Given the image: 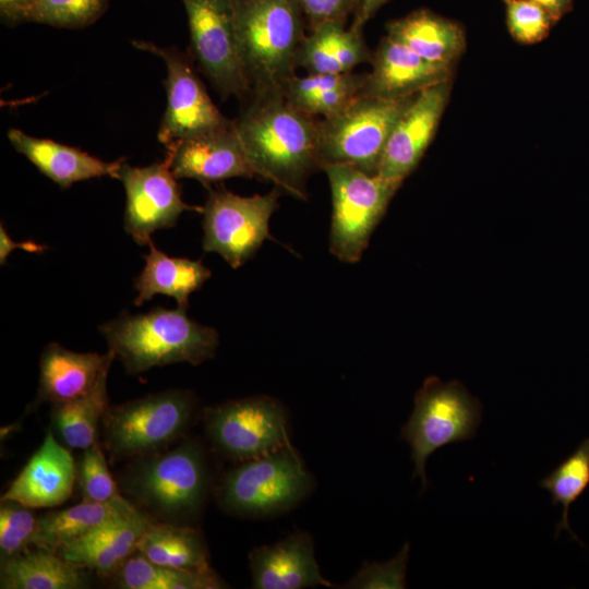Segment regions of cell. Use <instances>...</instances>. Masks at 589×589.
<instances>
[{
    "label": "cell",
    "instance_id": "6da1fadb",
    "mask_svg": "<svg viewBox=\"0 0 589 589\" xmlns=\"http://www.w3.org/2000/svg\"><path fill=\"white\" fill-rule=\"evenodd\" d=\"M252 94L235 125L255 176L305 200L306 180L321 169L320 120L291 105L283 91Z\"/></svg>",
    "mask_w": 589,
    "mask_h": 589
},
{
    "label": "cell",
    "instance_id": "7a4b0ae2",
    "mask_svg": "<svg viewBox=\"0 0 589 589\" xmlns=\"http://www.w3.org/2000/svg\"><path fill=\"white\" fill-rule=\"evenodd\" d=\"M99 332L115 359L135 375L172 363L201 364L215 356L219 345L215 328L193 321L179 306H157L144 314L124 312L101 324Z\"/></svg>",
    "mask_w": 589,
    "mask_h": 589
},
{
    "label": "cell",
    "instance_id": "3957f363",
    "mask_svg": "<svg viewBox=\"0 0 589 589\" xmlns=\"http://www.w3.org/2000/svg\"><path fill=\"white\" fill-rule=\"evenodd\" d=\"M118 484L152 518L179 524L195 517L207 497L205 453L196 440H185L172 449L133 458Z\"/></svg>",
    "mask_w": 589,
    "mask_h": 589
},
{
    "label": "cell",
    "instance_id": "277c9868",
    "mask_svg": "<svg viewBox=\"0 0 589 589\" xmlns=\"http://www.w3.org/2000/svg\"><path fill=\"white\" fill-rule=\"evenodd\" d=\"M241 57L252 93L283 91L304 37L297 0H233Z\"/></svg>",
    "mask_w": 589,
    "mask_h": 589
},
{
    "label": "cell",
    "instance_id": "5b68a950",
    "mask_svg": "<svg viewBox=\"0 0 589 589\" xmlns=\"http://www.w3.org/2000/svg\"><path fill=\"white\" fill-rule=\"evenodd\" d=\"M195 396L168 389L109 406L101 420L103 444L112 459H133L163 452L189 429Z\"/></svg>",
    "mask_w": 589,
    "mask_h": 589
},
{
    "label": "cell",
    "instance_id": "8992f818",
    "mask_svg": "<svg viewBox=\"0 0 589 589\" xmlns=\"http://www.w3.org/2000/svg\"><path fill=\"white\" fill-rule=\"evenodd\" d=\"M414 95L381 98L360 94L338 112L320 119V168L339 164L377 173L389 135Z\"/></svg>",
    "mask_w": 589,
    "mask_h": 589
},
{
    "label": "cell",
    "instance_id": "52a82bcc",
    "mask_svg": "<svg viewBox=\"0 0 589 589\" xmlns=\"http://www.w3.org/2000/svg\"><path fill=\"white\" fill-rule=\"evenodd\" d=\"M312 478L290 444L271 454L240 462L227 472L218 489L220 505L245 517L285 512L310 491Z\"/></svg>",
    "mask_w": 589,
    "mask_h": 589
},
{
    "label": "cell",
    "instance_id": "ba28073f",
    "mask_svg": "<svg viewBox=\"0 0 589 589\" xmlns=\"http://www.w3.org/2000/svg\"><path fill=\"white\" fill-rule=\"evenodd\" d=\"M413 410L400 437L411 448L412 478L428 484L425 464L440 447L472 438L481 422V404L457 381L444 383L428 377L414 396Z\"/></svg>",
    "mask_w": 589,
    "mask_h": 589
},
{
    "label": "cell",
    "instance_id": "9c48e42d",
    "mask_svg": "<svg viewBox=\"0 0 589 589\" xmlns=\"http://www.w3.org/2000/svg\"><path fill=\"white\" fill-rule=\"evenodd\" d=\"M322 170L333 203L329 251L341 262L356 263L401 182L349 165H325Z\"/></svg>",
    "mask_w": 589,
    "mask_h": 589
},
{
    "label": "cell",
    "instance_id": "30bf717a",
    "mask_svg": "<svg viewBox=\"0 0 589 589\" xmlns=\"http://www.w3.org/2000/svg\"><path fill=\"white\" fill-rule=\"evenodd\" d=\"M204 423L213 447L233 461H248L290 445L286 411L269 396L209 407Z\"/></svg>",
    "mask_w": 589,
    "mask_h": 589
},
{
    "label": "cell",
    "instance_id": "8fae6325",
    "mask_svg": "<svg viewBox=\"0 0 589 589\" xmlns=\"http://www.w3.org/2000/svg\"><path fill=\"white\" fill-rule=\"evenodd\" d=\"M203 207V250L218 253L239 268L269 238V219L278 207V189L241 196L225 188L212 189Z\"/></svg>",
    "mask_w": 589,
    "mask_h": 589
},
{
    "label": "cell",
    "instance_id": "7c38bea8",
    "mask_svg": "<svg viewBox=\"0 0 589 589\" xmlns=\"http://www.w3.org/2000/svg\"><path fill=\"white\" fill-rule=\"evenodd\" d=\"M194 56L223 97L252 91L241 57L233 0H182Z\"/></svg>",
    "mask_w": 589,
    "mask_h": 589
},
{
    "label": "cell",
    "instance_id": "4fadbf2b",
    "mask_svg": "<svg viewBox=\"0 0 589 589\" xmlns=\"http://www.w3.org/2000/svg\"><path fill=\"white\" fill-rule=\"evenodd\" d=\"M136 49L154 53L167 68V106L157 133L166 147L228 125L231 121L218 110L188 59L172 48L133 40Z\"/></svg>",
    "mask_w": 589,
    "mask_h": 589
},
{
    "label": "cell",
    "instance_id": "5bb4252c",
    "mask_svg": "<svg viewBox=\"0 0 589 589\" xmlns=\"http://www.w3.org/2000/svg\"><path fill=\"white\" fill-rule=\"evenodd\" d=\"M125 191L124 230L139 245L148 244L156 230L175 226L183 212L203 213V207L187 204L168 160L146 167L122 161L117 178Z\"/></svg>",
    "mask_w": 589,
    "mask_h": 589
},
{
    "label": "cell",
    "instance_id": "9a60e30c",
    "mask_svg": "<svg viewBox=\"0 0 589 589\" xmlns=\"http://www.w3.org/2000/svg\"><path fill=\"white\" fill-rule=\"evenodd\" d=\"M166 159L177 179H194L204 185L233 177L253 178L235 121L218 130L166 147Z\"/></svg>",
    "mask_w": 589,
    "mask_h": 589
},
{
    "label": "cell",
    "instance_id": "2e32d148",
    "mask_svg": "<svg viewBox=\"0 0 589 589\" xmlns=\"http://www.w3.org/2000/svg\"><path fill=\"white\" fill-rule=\"evenodd\" d=\"M447 94L444 81L414 95L389 135L377 175L402 182L413 170L433 137Z\"/></svg>",
    "mask_w": 589,
    "mask_h": 589
},
{
    "label": "cell",
    "instance_id": "e0dca14e",
    "mask_svg": "<svg viewBox=\"0 0 589 589\" xmlns=\"http://www.w3.org/2000/svg\"><path fill=\"white\" fill-rule=\"evenodd\" d=\"M77 467L71 453L48 430L40 447L11 482L1 501L29 508L55 507L72 494Z\"/></svg>",
    "mask_w": 589,
    "mask_h": 589
},
{
    "label": "cell",
    "instance_id": "ac0fdd59",
    "mask_svg": "<svg viewBox=\"0 0 589 589\" xmlns=\"http://www.w3.org/2000/svg\"><path fill=\"white\" fill-rule=\"evenodd\" d=\"M252 587L255 589H302L333 587L321 574L312 537L304 531L253 549L249 555Z\"/></svg>",
    "mask_w": 589,
    "mask_h": 589
},
{
    "label": "cell",
    "instance_id": "d6986e66",
    "mask_svg": "<svg viewBox=\"0 0 589 589\" xmlns=\"http://www.w3.org/2000/svg\"><path fill=\"white\" fill-rule=\"evenodd\" d=\"M449 65L423 59L404 44L385 37L380 44L361 94L381 98L412 96L446 81Z\"/></svg>",
    "mask_w": 589,
    "mask_h": 589
},
{
    "label": "cell",
    "instance_id": "ffe728a7",
    "mask_svg": "<svg viewBox=\"0 0 589 589\" xmlns=\"http://www.w3.org/2000/svg\"><path fill=\"white\" fill-rule=\"evenodd\" d=\"M113 353L75 352L57 342L48 344L39 360V385L36 402L51 406L89 393L107 376Z\"/></svg>",
    "mask_w": 589,
    "mask_h": 589
},
{
    "label": "cell",
    "instance_id": "44dd1931",
    "mask_svg": "<svg viewBox=\"0 0 589 589\" xmlns=\"http://www.w3.org/2000/svg\"><path fill=\"white\" fill-rule=\"evenodd\" d=\"M152 520L151 516L136 507L64 545L59 553L83 568L111 576L137 551L139 540Z\"/></svg>",
    "mask_w": 589,
    "mask_h": 589
},
{
    "label": "cell",
    "instance_id": "7402d4cb",
    "mask_svg": "<svg viewBox=\"0 0 589 589\" xmlns=\"http://www.w3.org/2000/svg\"><path fill=\"white\" fill-rule=\"evenodd\" d=\"M11 145L62 189L104 176L117 178L122 160L105 161L79 148L10 129Z\"/></svg>",
    "mask_w": 589,
    "mask_h": 589
},
{
    "label": "cell",
    "instance_id": "603a6c76",
    "mask_svg": "<svg viewBox=\"0 0 589 589\" xmlns=\"http://www.w3.org/2000/svg\"><path fill=\"white\" fill-rule=\"evenodd\" d=\"M369 60L361 29H346L342 22H326L311 27V33L304 35L297 67H302L309 74H339L352 72L358 64Z\"/></svg>",
    "mask_w": 589,
    "mask_h": 589
},
{
    "label": "cell",
    "instance_id": "cb8c5ba5",
    "mask_svg": "<svg viewBox=\"0 0 589 589\" xmlns=\"http://www.w3.org/2000/svg\"><path fill=\"white\" fill-rule=\"evenodd\" d=\"M89 580L84 568L60 553L31 546L1 560V589H84Z\"/></svg>",
    "mask_w": 589,
    "mask_h": 589
},
{
    "label": "cell",
    "instance_id": "d4e9b609",
    "mask_svg": "<svg viewBox=\"0 0 589 589\" xmlns=\"http://www.w3.org/2000/svg\"><path fill=\"white\" fill-rule=\"evenodd\" d=\"M149 252L144 255L145 265L134 280L140 306L156 294L175 298L179 308L188 309L189 297L199 290L211 277V271L201 261L173 257L158 250L153 241Z\"/></svg>",
    "mask_w": 589,
    "mask_h": 589
},
{
    "label": "cell",
    "instance_id": "484cf974",
    "mask_svg": "<svg viewBox=\"0 0 589 589\" xmlns=\"http://www.w3.org/2000/svg\"><path fill=\"white\" fill-rule=\"evenodd\" d=\"M135 508L136 506L122 495L101 503L83 500L74 506L45 513L37 517L32 546L59 553L64 545Z\"/></svg>",
    "mask_w": 589,
    "mask_h": 589
},
{
    "label": "cell",
    "instance_id": "4316f807",
    "mask_svg": "<svg viewBox=\"0 0 589 589\" xmlns=\"http://www.w3.org/2000/svg\"><path fill=\"white\" fill-rule=\"evenodd\" d=\"M365 81L366 74L352 72L306 76L294 74L285 83L283 93L299 110L313 117L327 118L360 95Z\"/></svg>",
    "mask_w": 589,
    "mask_h": 589
},
{
    "label": "cell",
    "instance_id": "83f0119b",
    "mask_svg": "<svg viewBox=\"0 0 589 589\" xmlns=\"http://www.w3.org/2000/svg\"><path fill=\"white\" fill-rule=\"evenodd\" d=\"M390 38L425 60L450 65L462 50L464 35L453 22L428 11H417L388 25Z\"/></svg>",
    "mask_w": 589,
    "mask_h": 589
},
{
    "label": "cell",
    "instance_id": "f1b7e54d",
    "mask_svg": "<svg viewBox=\"0 0 589 589\" xmlns=\"http://www.w3.org/2000/svg\"><path fill=\"white\" fill-rule=\"evenodd\" d=\"M137 551L151 561L169 567L213 569L201 532L182 524L153 519L139 540Z\"/></svg>",
    "mask_w": 589,
    "mask_h": 589
},
{
    "label": "cell",
    "instance_id": "f546056e",
    "mask_svg": "<svg viewBox=\"0 0 589 589\" xmlns=\"http://www.w3.org/2000/svg\"><path fill=\"white\" fill-rule=\"evenodd\" d=\"M122 589H221L227 584L214 572L191 570L157 564L139 551L111 575Z\"/></svg>",
    "mask_w": 589,
    "mask_h": 589
},
{
    "label": "cell",
    "instance_id": "4dcf8cb0",
    "mask_svg": "<svg viewBox=\"0 0 589 589\" xmlns=\"http://www.w3.org/2000/svg\"><path fill=\"white\" fill-rule=\"evenodd\" d=\"M107 376L87 394L52 405V423L69 447L86 449L98 442V428L109 407Z\"/></svg>",
    "mask_w": 589,
    "mask_h": 589
},
{
    "label": "cell",
    "instance_id": "1f68e13d",
    "mask_svg": "<svg viewBox=\"0 0 589 589\" xmlns=\"http://www.w3.org/2000/svg\"><path fill=\"white\" fill-rule=\"evenodd\" d=\"M540 486L551 494L553 505L563 508L561 520L555 528V537L563 529L570 538H577L569 526L568 513L570 506L586 492L589 486V437L581 441L578 447L562 460L548 476L540 481Z\"/></svg>",
    "mask_w": 589,
    "mask_h": 589
},
{
    "label": "cell",
    "instance_id": "d6a6232c",
    "mask_svg": "<svg viewBox=\"0 0 589 589\" xmlns=\"http://www.w3.org/2000/svg\"><path fill=\"white\" fill-rule=\"evenodd\" d=\"M107 0H33L26 21L55 27L81 28L95 22Z\"/></svg>",
    "mask_w": 589,
    "mask_h": 589
},
{
    "label": "cell",
    "instance_id": "836d02e7",
    "mask_svg": "<svg viewBox=\"0 0 589 589\" xmlns=\"http://www.w3.org/2000/svg\"><path fill=\"white\" fill-rule=\"evenodd\" d=\"M76 480L84 501L101 503L122 496L119 484L109 471L99 442L84 449L77 465Z\"/></svg>",
    "mask_w": 589,
    "mask_h": 589
},
{
    "label": "cell",
    "instance_id": "e575fe53",
    "mask_svg": "<svg viewBox=\"0 0 589 589\" xmlns=\"http://www.w3.org/2000/svg\"><path fill=\"white\" fill-rule=\"evenodd\" d=\"M37 517L32 508L13 501H1V560L17 555L32 546Z\"/></svg>",
    "mask_w": 589,
    "mask_h": 589
},
{
    "label": "cell",
    "instance_id": "d590c367",
    "mask_svg": "<svg viewBox=\"0 0 589 589\" xmlns=\"http://www.w3.org/2000/svg\"><path fill=\"white\" fill-rule=\"evenodd\" d=\"M554 22L549 12L530 0H507V25L513 37L522 44L542 40Z\"/></svg>",
    "mask_w": 589,
    "mask_h": 589
},
{
    "label": "cell",
    "instance_id": "8d00e7d4",
    "mask_svg": "<svg viewBox=\"0 0 589 589\" xmlns=\"http://www.w3.org/2000/svg\"><path fill=\"white\" fill-rule=\"evenodd\" d=\"M409 544L406 543L400 553L385 563H363L360 570L340 588L346 589H382L405 588L406 564Z\"/></svg>",
    "mask_w": 589,
    "mask_h": 589
},
{
    "label": "cell",
    "instance_id": "74e56055",
    "mask_svg": "<svg viewBox=\"0 0 589 589\" xmlns=\"http://www.w3.org/2000/svg\"><path fill=\"white\" fill-rule=\"evenodd\" d=\"M311 27L326 22H342L358 0H297Z\"/></svg>",
    "mask_w": 589,
    "mask_h": 589
},
{
    "label": "cell",
    "instance_id": "f35d334b",
    "mask_svg": "<svg viewBox=\"0 0 589 589\" xmlns=\"http://www.w3.org/2000/svg\"><path fill=\"white\" fill-rule=\"evenodd\" d=\"M14 248H21L26 252L41 253L47 250V247L35 241H23L21 243L14 242L8 235L3 224L0 226V264L3 265L7 262L9 254Z\"/></svg>",
    "mask_w": 589,
    "mask_h": 589
},
{
    "label": "cell",
    "instance_id": "ab89813d",
    "mask_svg": "<svg viewBox=\"0 0 589 589\" xmlns=\"http://www.w3.org/2000/svg\"><path fill=\"white\" fill-rule=\"evenodd\" d=\"M33 0H0V11L4 20L12 23L26 21Z\"/></svg>",
    "mask_w": 589,
    "mask_h": 589
},
{
    "label": "cell",
    "instance_id": "60d3db41",
    "mask_svg": "<svg viewBox=\"0 0 589 589\" xmlns=\"http://www.w3.org/2000/svg\"><path fill=\"white\" fill-rule=\"evenodd\" d=\"M387 0H361L357 16L351 27L362 29L366 21L375 13V11Z\"/></svg>",
    "mask_w": 589,
    "mask_h": 589
},
{
    "label": "cell",
    "instance_id": "b9f144b4",
    "mask_svg": "<svg viewBox=\"0 0 589 589\" xmlns=\"http://www.w3.org/2000/svg\"><path fill=\"white\" fill-rule=\"evenodd\" d=\"M545 9L552 19L557 21L568 9L572 0H530Z\"/></svg>",
    "mask_w": 589,
    "mask_h": 589
}]
</instances>
